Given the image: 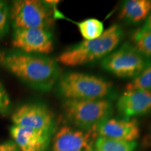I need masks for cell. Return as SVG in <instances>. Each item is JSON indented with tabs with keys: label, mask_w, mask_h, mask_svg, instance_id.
I'll return each instance as SVG.
<instances>
[{
	"label": "cell",
	"mask_w": 151,
	"mask_h": 151,
	"mask_svg": "<svg viewBox=\"0 0 151 151\" xmlns=\"http://www.w3.org/2000/svg\"><path fill=\"white\" fill-rule=\"evenodd\" d=\"M12 46L28 54H49L54 49L50 29L39 28L15 29Z\"/></svg>",
	"instance_id": "obj_9"
},
{
	"label": "cell",
	"mask_w": 151,
	"mask_h": 151,
	"mask_svg": "<svg viewBox=\"0 0 151 151\" xmlns=\"http://www.w3.org/2000/svg\"><path fill=\"white\" fill-rule=\"evenodd\" d=\"M144 144L146 146H150L151 147V132L150 134L145 138L144 139Z\"/></svg>",
	"instance_id": "obj_22"
},
{
	"label": "cell",
	"mask_w": 151,
	"mask_h": 151,
	"mask_svg": "<svg viewBox=\"0 0 151 151\" xmlns=\"http://www.w3.org/2000/svg\"><path fill=\"white\" fill-rule=\"evenodd\" d=\"M142 27L144 28L145 29L151 32V12L148 15V16L147 17V18L146 19V22H145V23Z\"/></svg>",
	"instance_id": "obj_21"
},
{
	"label": "cell",
	"mask_w": 151,
	"mask_h": 151,
	"mask_svg": "<svg viewBox=\"0 0 151 151\" xmlns=\"http://www.w3.org/2000/svg\"><path fill=\"white\" fill-rule=\"evenodd\" d=\"M118 112L126 119L148 114L151 111V92L146 90H126L117 101Z\"/></svg>",
	"instance_id": "obj_11"
},
{
	"label": "cell",
	"mask_w": 151,
	"mask_h": 151,
	"mask_svg": "<svg viewBox=\"0 0 151 151\" xmlns=\"http://www.w3.org/2000/svg\"><path fill=\"white\" fill-rule=\"evenodd\" d=\"M10 18V10L5 1H0V39L7 32L9 20Z\"/></svg>",
	"instance_id": "obj_18"
},
{
	"label": "cell",
	"mask_w": 151,
	"mask_h": 151,
	"mask_svg": "<svg viewBox=\"0 0 151 151\" xmlns=\"http://www.w3.org/2000/svg\"><path fill=\"white\" fill-rule=\"evenodd\" d=\"M150 12V0H127L122 4L119 18L129 23L136 24L146 19Z\"/></svg>",
	"instance_id": "obj_13"
},
{
	"label": "cell",
	"mask_w": 151,
	"mask_h": 151,
	"mask_svg": "<svg viewBox=\"0 0 151 151\" xmlns=\"http://www.w3.org/2000/svg\"><path fill=\"white\" fill-rule=\"evenodd\" d=\"M98 137L125 141H136L140 137V127L135 118H109L97 129Z\"/></svg>",
	"instance_id": "obj_10"
},
{
	"label": "cell",
	"mask_w": 151,
	"mask_h": 151,
	"mask_svg": "<svg viewBox=\"0 0 151 151\" xmlns=\"http://www.w3.org/2000/svg\"><path fill=\"white\" fill-rule=\"evenodd\" d=\"M0 67L28 86L45 92L52 89L60 74L55 60L25 52L0 51Z\"/></svg>",
	"instance_id": "obj_1"
},
{
	"label": "cell",
	"mask_w": 151,
	"mask_h": 151,
	"mask_svg": "<svg viewBox=\"0 0 151 151\" xmlns=\"http://www.w3.org/2000/svg\"><path fill=\"white\" fill-rule=\"evenodd\" d=\"M136 141H125L98 137L94 143V151H134Z\"/></svg>",
	"instance_id": "obj_14"
},
{
	"label": "cell",
	"mask_w": 151,
	"mask_h": 151,
	"mask_svg": "<svg viewBox=\"0 0 151 151\" xmlns=\"http://www.w3.org/2000/svg\"><path fill=\"white\" fill-rule=\"evenodd\" d=\"M81 35L84 40L90 41L97 39L104 32V24L97 18H88L76 22Z\"/></svg>",
	"instance_id": "obj_15"
},
{
	"label": "cell",
	"mask_w": 151,
	"mask_h": 151,
	"mask_svg": "<svg viewBox=\"0 0 151 151\" xmlns=\"http://www.w3.org/2000/svg\"><path fill=\"white\" fill-rule=\"evenodd\" d=\"M123 37V31L118 24H113L97 39L84 40L69 47L57 57L58 63L76 67L104 58L118 46Z\"/></svg>",
	"instance_id": "obj_2"
},
{
	"label": "cell",
	"mask_w": 151,
	"mask_h": 151,
	"mask_svg": "<svg viewBox=\"0 0 151 151\" xmlns=\"http://www.w3.org/2000/svg\"><path fill=\"white\" fill-rule=\"evenodd\" d=\"M10 98L4 87L0 83V113H5L10 106Z\"/></svg>",
	"instance_id": "obj_19"
},
{
	"label": "cell",
	"mask_w": 151,
	"mask_h": 151,
	"mask_svg": "<svg viewBox=\"0 0 151 151\" xmlns=\"http://www.w3.org/2000/svg\"><path fill=\"white\" fill-rule=\"evenodd\" d=\"M63 111L67 120L78 129L90 130L110 118L112 104L109 100H65Z\"/></svg>",
	"instance_id": "obj_4"
},
{
	"label": "cell",
	"mask_w": 151,
	"mask_h": 151,
	"mask_svg": "<svg viewBox=\"0 0 151 151\" xmlns=\"http://www.w3.org/2000/svg\"><path fill=\"white\" fill-rule=\"evenodd\" d=\"M126 90H146L151 92V64L126 85Z\"/></svg>",
	"instance_id": "obj_17"
},
{
	"label": "cell",
	"mask_w": 151,
	"mask_h": 151,
	"mask_svg": "<svg viewBox=\"0 0 151 151\" xmlns=\"http://www.w3.org/2000/svg\"><path fill=\"white\" fill-rule=\"evenodd\" d=\"M57 88L66 100L101 99L112 92L113 84L94 75L67 72L59 77Z\"/></svg>",
	"instance_id": "obj_3"
},
{
	"label": "cell",
	"mask_w": 151,
	"mask_h": 151,
	"mask_svg": "<svg viewBox=\"0 0 151 151\" xmlns=\"http://www.w3.org/2000/svg\"><path fill=\"white\" fill-rule=\"evenodd\" d=\"M150 65V61L132 44L126 43L101 62V67L118 78H135Z\"/></svg>",
	"instance_id": "obj_6"
},
{
	"label": "cell",
	"mask_w": 151,
	"mask_h": 151,
	"mask_svg": "<svg viewBox=\"0 0 151 151\" xmlns=\"http://www.w3.org/2000/svg\"><path fill=\"white\" fill-rule=\"evenodd\" d=\"M0 151H20V150L14 142L6 141L0 144Z\"/></svg>",
	"instance_id": "obj_20"
},
{
	"label": "cell",
	"mask_w": 151,
	"mask_h": 151,
	"mask_svg": "<svg viewBox=\"0 0 151 151\" xmlns=\"http://www.w3.org/2000/svg\"><path fill=\"white\" fill-rule=\"evenodd\" d=\"M97 129L83 130L63 126L52 139V151H94Z\"/></svg>",
	"instance_id": "obj_7"
},
{
	"label": "cell",
	"mask_w": 151,
	"mask_h": 151,
	"mask_svg": "<svg viewBox=\"0 0 151 151\" xmlns=\"http://www.w3.org/2000/svg\"><path fill=\"white\" fill-rule=\"evenodd\" d=\"M131 40L133 46L144 55L147 59L151 60V32L140 27L134 32Z\"/></svg>",
	"instance_id": "obj_16"
},
{
	"label": "cell",
	"mask_w": 151,
	"mask_h": 151,
	"mask_svg": "<svg viewBox=\"0 0 151 151\" xmlns=\"http://www.w3.org/2000/svg\"><path fill=\"white\" fill-rule=\"evenodd\" d=\"M14 125L52 133L54 116L48 107L41 104H26L16 110L12 116Z\"/></svg>",
	"instance_id": "obj_8"
},
{
	"label": "cell",
	"mask_w": 151,
	"mask_h": 151,
	"mask_svg": "<svg viewBox=\"0 0 151 151\" xmlns=\"http://www.w3.org/2000/svg\"><path fill=\"white\" fill-rule=\"evenodd\" d=\"M10 133L20 151H45L52 133L13 125Z\"/></svg>",
	"instance_id": "obj_12"
},
{
	"label": "cell",
	"mask_w": 151,
	"mask_h": 151,
	"mask_svg": "<svg viewBox=\"0 0 151 151\" xmlns=\"http://www.w3.org/2000/svg\"><path fill=\"white\" fill-rule=\"evenodd\" d=\"M50 1L38 0L14 1L10 10V19L15 29H46L54 23Z\"/></svg>",
	"instance_id": "obj_5"
}]
</instances>
